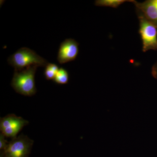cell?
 Wrapping results in <instances>:
<instances>
[{
  "mask_svg": "<svg viewBox=\"0 0 157 157\" xmlns=\"http://www.w3.org/2000/svg\"><path fill=\"white\" fill-rule=\"evenodd\" d=\"M29 124L28 121L14 114H9L0 120L1 133L6 137L14 138L24 127Z\"/></svg>",
  "mask_w": 157,
  "mask_h": 157,
  "instance_id": "5",
  "label": "cell"
},
{
  "mask_svg": "<svg viewBox=\"0 0 157 157\" xmlns=\"http://www.w3.org/2000/svg\"><path fill=\"white\" fill-rule=\"evenodd\" d=\"M133 0H97L95 5L100 7H111L117 8L119 6L125 2H132Z\"/></svg>",
  "mask_w": 157,
  "mask_h": 157,
  "instance_id": "8",
  "label": "cell"
},
{
  "mask_svg": "<svg viewBox=\"0 0 157 157\" xmlns=\"http://www.w3.org/2000/svg\"><path fill=\"white\" fill-rule=\"evenodd\" d=\"M9 142L6 139V137L2 133L0 134V151H4L8 146Z\"/></svg>",
  "mask_w": 157,
  "mask_h": 157,
  "instance_id": "11",
  "label": "cell"
},
{
  "mask_svg": "<svg viewBox=\"0 0 157 157\" xmlns=\"http://www.w3.org/2000/svg\"><path fill=\"white\" fill-rule=\"evenodd\" d=\"M152 75L155 78H157V61L152 68Z\"/></svg>",
  "mask_w": 157,
  "mask_h": 157,
  "instance_id": "12",
  "label": "cell"
},
{
  "mask_svg": "<svg viewBox=\"0 0 157 157\" xmlns=\"http://www.w3.org/2000/svg\"><path fill=\"white\" fill-rule=\"evenodd\" d=\"M137 16H141L157 28V0H147L138 2L133 0Z\"/></svg>",
  "mask_w": 157,
  "mask_h": 157,
  "instance_id": "7",
  "label": "cell"
},
{
  "mask_svg": "<svg viewBox=\"0 0 157 157\" xmlns=\"http://www.w3.org/2000/svg\"><path fill=\"white\" fill-rule=\"evenodd\" d=\"M8 63L14 68L15 71H20L32 66L45 67L48 63L33 50L23 47L11 55L8 59Z\"/></svg>",
  "mask_w": 157,
  "mask_h": 157,
  "instance_id": "2",
  "label": "cell"
},
{
  "mask_svg": "<svg viewBox=\"0 0 157 157\" xmlns=\"http://www.w3.org/2000/svg\"><path fill=\"white\" fill-rule=\"evenodd\" d=\"M53 81L58 84H66L69 81V74L67 70L63 68L59 69Z\"/></svg>",
  "mask_w": 157,
  "mask_h": 157,
  "instance_id": "9",
  "label": "cell"
},
{
  "mask_svg": "<svg viewBox=\"0 0 157 157\" xmlns=\"http://www.w3.org/2000/svg\"><path fill=\"white\" fill-rule=\"evenodd\" d=\"M38 67L34 66L20 71L14 70L11 86L16 92L28 97L36 93L35 74Z\"/></svg>",
  "mask_w": 157,
  "mask_h": 157,
  "instance_id": "1",
  "label": "cell"
},
{
  "mask_svg": "<svg viewBox=\"0 0 157 157\" xmlns=\"http://www.w3.org/2000/svg\"><path fill=\"white\" fill-rule=\"evenodd\" d=\"M79 44L73 39H65L61 43L58 52L57 60L60 64L73 61L79 52Z\"/></svg>",
  "mask_w": 157,
  "mask_h": 157,
  "instance_id": "6",
  "label": "cell"
},
{
  "mask_svg": "<svg viewBox=\"0 0 157 157\" xmlns=\"http://www.w3.org/2000/svg\"><path fill=\"white\" fill-rule=\"evenodd\" d=\"M34 141L27 136L21 134L12 138L3 151L6 157H29Z\"/></svg>",
  "mask_w": 157,
  "mask_h": 157,
  "instance_id": "3",
  "label": "cell"
},
{
  "mask_svg": "<svg viewBox=\"0 0 157 157\" xmlns=\"http://www.w3.org/2000/svg\"><path fill=\"white\" fill-rule=\"evenodd\" d=\"M138 16L139 33L142 43V51L157 50V28L144 17Z\"/></svg>",
  "mask_w": 157,
  "mask_h": 157,
  "instance_id": "4",
  "label": "cell"
},
{
  "mask_svg": "<svg viewBox=\"0 0 157 157\" xmlns=\"http://www.w3.org/2000/svg\"><path fill=\"white\" fill-rule=\"evenodd\" d=\"M0 157H6L5 156V154H4L3 151H1V153H0Z\"/></svg>",
  "mask_w": 157,
  "mask_h": 157,
  "instance_id": "13",
  "label": "cell"
},
{
  "mask_svg": "<svg viewBox=\"0 0 157 157\" xmlns=\"http://www.w3.org/2000/svg\"><path fill=\"white\" fill-rule=\"evenodd\" d=\"M59 70L58 66L56 64L48 63L45 67L44 76L47 80H53Z\"/></svg>",
  "mask_w": 157,
  "mask_h": 157,
  "instance_id": "10",
  "label": "cell"
}]
</instances>
